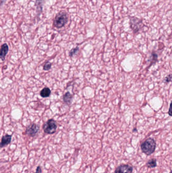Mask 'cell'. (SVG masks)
Listing matches in <instances>:
<instances>
[{
    "mask_svg": "<svg viewBox=\"0 0 172 173\" xmlns=\"http://www.w3.org/2000/svg\"><path fill=\"white\" fill-rule=\"evenodd\" d=\"M140 147L143 153L147 155H150L155 151L156 142L154 139L149 138L141 144Z\"/></svg>",
    "mask_w": 172,
    "mask_h": 173,
    "instance_id": "1",
    "label": "cell"
},
{
    "mask_svg": "<svg viewBox=\"0 0 172 173\" xmlns=\"http://www.w3.org/2000/svg\"><path fill=\"white\" fill-rule=\"evenodd\" d=\"M68 22V15L66 12L61 11L56 16L54 20V26L57 29H61Z\"/></svg>",
    "mask_w": 172,
    "mask_h": 173,
    "instance_id": "2",
    "label": "cell"
},
{
    "mask_svg": "<svg viewBox=\"0 0 172 173\" xmlns=\"http://www.w3.org/2000/svg\"><path fill=\"white\" fill-rule=\"evenodd\" d=\"M42 128L45 133L52 135L56 132L57 123L54 119H49L44 123Z\"/></svg>",
    "mask_w": 172,
    "mask_h": 173,
    "instance_id": "3",
    "label": "cell"
},
{
    "mask_svg": "<svg viewBox=\"0 0 172 173\" xmlns=\"http://www.w3.org/2000/svg\"><path fill=\"white\" fill-rule=\"evenodd\" d=\"M130 26L133 32L137 33L144 26V24L142 20L137 17H131L130 18Z\"/></svg>",
    "mask_w": 172,
    "mask_h": 173,
    "instance_id": "4",
    "label": "cell"
},
{
    "mask_svg": "<svg viewBox=\"0 0 172 173\" xmlns=\"http://www.w3.org/2000/svg\"><path fill=\"white\" fill-rule=\"evenodd\" d=\"M40 130V127L35 123H32L27 127L26 129L25 134L31 137H34Z\"/></svg>",
    "mask_w": 172,
    "mask_h": 173,
    "instance_id": "5",
    "label": "cell"
},
{
    "mask_svg": "<svg viewBox=\"0 0 172 173\" xmlns=\"http://www.w3.org/2000/svg\"><path fill=\"white\" fill-rule=\"evenodd\" d=\"M133 167L129 165H122L117 167L115 173H132Z\"/></svg>",
    "mask_w": 172,
    "mask_h": 173,
    "instance_id": "6",
    "label": "cell"
},
{
    "mask_svg": "<svg viewBox=\"0 0 172 173\" xmlns=\"http://www.w3.org/2000/svg\"><path fill=\"white\" fill-rule=\"evenodd\" d=\"M9 51L8 46L6 43L3 44L0 48V59L2 61H5L6 55Z\"/></svg>",
    "mask_w": 172,
    "mask_h": 173,
    "instance_id": "7",
    "label": "cell"
},
{
    "mask_svg": "<svg viewBox=\"0 0 172 173\" xmlns=\"http://www.w3.org/2000/svg\"><path fill=\"white\" fill-rule=\"evenodd\" d=\"M12 135L6 134L2 138L1 142H0V148L4 147L11 142Z\"/></svg>",
    "mask_w": 172,
    "mask_h": 173,
    "instance_id": "8",
    "label": "cell"
},
{
    "mask_svg": "<svg viewBox=\"0 0 172 173\" xmlns=\"http://www.w3.org/2000/svg\"><path fill=\"white\" fill-rule=\"evenodd\" d=\"M73 95L71 94L69 92H67L63 97V100L64 103L68 105H70L73 100Z\"/></svg>",
    "mask_w": 172,
    "mask_h": 173,
    "instance_id": "9",
    "label": "cell"
},
{
    "mask_svg": "<svg viewBox=\"0 0 172 173\" xmlns=\"http://www.w3.org/2000/svg\"><path fill=\"white\" fill-rule=\"evenodd\" d=\"M51 94V90H50L49 88H48V87L44 88L40 92V95L42 98H48L50 96Z\"/></svg>",
    "mask_w": 172,
    "mask_h": 173,
    "instance_id": "10",
    "label": "cell"
},
{
    "mask_svg": "<svg viewBox=\"0 0 172 173\" xmlns=\"http://www.w3.org/2000/svg\"><path fill=\"white\" fill-rule=\"evenodd\" d=\"M146 165L148 168H154L156 167L157 166V159H150L147 162Z\"/></svg>",
    "mask_w": 172,
    "mask_h": 173,
    "instance_id": "11",
    "label": "cell"
},
{
    "mask_svg": "<svg viewBox=\"0 0 172 173\" xmlns=\"http://www.w3.org/2000/svg\"><path fill=\"white\" fill-rule=\"evenodd\" d=\"M79 52V47H76L74 48H73L69 52V55L70 57H73L74 56L77 54Z\"/></svg>",
    "mask_w": 172,
    "mask_h": 173,
    "instance_id": "12",
    "label": "cell"
},
{
    "mask_svg": "<svg viewBox=\"0 0 172 173\" xmlns=\"http://www.w3.org/2000/svg\"><path fill=\"white\" fill-rule=\"evenodd\" d=\"M52 63L49 61H47L45 63V64H44L43 66V70L45 71H48L49 70H51L52 68Z\"/></svg>",
    "mask_w": 172,
    "mask_h": 173,
    "instance_id": "13",
    "label": "cell"
},
{
    "mask_svg": "<svg viewBox=\"0 0 172 173\" xmlns=\"http://www.w3.org/2000/svg\"><path fill=\"white\" fill-rule=\"evenodd\" d=\"M44 0H37V9L41 11L42 5L44 3Z\"/></svg>",
    "mask_w": 172,
    "mask_h": 173,
    "instance_id": "14",
    "label": "cell"
},
{
    "mask_svg": "<svg viewBox=\"0 0 172 173\" xmlns=\"http://www.w3.org/2000/svg\"><path fill=\"white\" fill-rule=\"evenodd\" d=\"M171 79H172V75L170 74L168 75V76H166V77L165 79H164V82H166V83H168V82H171Z\"/></svg>",
    "mask_w": 172,
    "mask_h": 173,
    "instance_id": "15",
    "label": "cell"
},
{
    "mask_svg": "<svg viewBox=\"0 0 172 173\" xmlns=\"http://www.w3.org/2000/svg\"><path fill=\"white\" fill-rule=\"evenodd\" d=\"M42 173V170H41V168L40 166H38L37 167V169H36V171H35V173Z\"/></svg>",
    "mask_w": 172,
    "mask_h": 173,
    "instance_id": "16",
    "label": "cell"
},
{
    "mask_svg": "<svg viewBox=\"0 0 172 173\" xmlns=\"http://www.w3.org/2000/svg\"><path fill=\"white\" fill-rule=\"evenodd\" d=\"M171 104L172 103L170 104V105L169 109V112H168V114L170 116H172V113H171Z\"/></svg>",
    "mask_w": 172,
    "mask_h": 173,
    "instance_id": "17",
    "label": "cell"
},
{
    "mask_svg": "<svg viewBox=\"0 0 172 173\" xmlns=\"http://www.w3.org/2000/svg\"><path fill=\"white\" fill-rule=\"evenodd\" d=\"M135 131H136V132H137V129H134V130H133V132H135Z\"/></svg>",
    "mask_w": 172,
    "mask_h": 173,
    "instance_id": "18",
    "label": "cell"
}]
</instances>
